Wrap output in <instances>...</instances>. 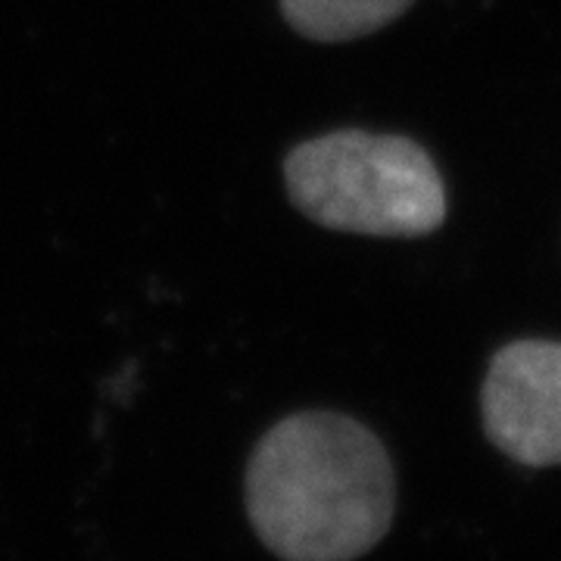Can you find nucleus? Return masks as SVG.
Here are the masks:
<instances>
[{
  "label": "nucleus",
  "mask_w": 561,
  "mask_h": 561,
  "mask_svg": "<svg viewBox=\"0 0 561 561\" xmlns=\"http://www.w3.org/2000/svg\"><path fill=\"white\" fill-rule=\"evenodd\" d=\"M253 530L284 561H353L393 522V465L383 443L341 412L278 421L247 465Z\"/></svg>",
  "instance_id": "f257e3e1"
},
{
  "label": "nucleus",
  "mask_w": 561,
  "mask_h": 561,
  "mask_svg": "<svg viewBox=\"0 0 561 561\" xmlns=\"http://www.w3.org/2000/svg\"><path fill=\"white\" fill-rule=\"evenodd\" d=\"M284 184L302 216L350 234L424 238L446 219V191L415 140L343 128L302 140L284 160Z\"/></svg>",
  "instance_id": "f03ea898"
},
{
  "label": "nucleus",
  "mask_w": 561,
  "mask_h": 561,
  "mask_svg": "<svg viewBox=\"0 0 561 561\" xmlns=\"http://www.w3.org/2000/svg\"><path fill=\"white\" fill-rule=\"evenodd\" d=\"M483 431L508 459L561 465V343L515 341L486 368Z\"/></svg>",
  "instance_id": "7ed1b4c3"
},
{
  "label": "nucleus",
  "mask_w": 561,
  "mask_h": 561,
  "mask_svg": "<svg viewBox=\"0 0 561 561\" xmlns=\"http://www.w3.org/2000/svg\"><path fill=\"white\" fill-rule=\"evenodd\" d=\"M412 3L415 0H280V13L302 38L341 44L400 20Z\"/></svg>",
  "instance_id": "20e7f679"
}]
</instances>
